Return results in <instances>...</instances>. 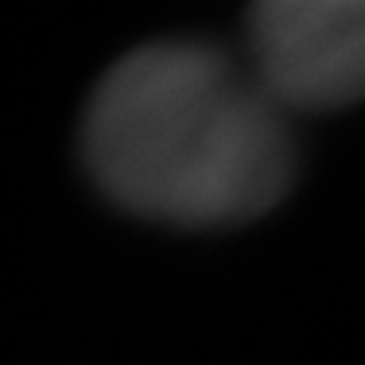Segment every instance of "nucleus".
Instances as JSON below:
<instances>
[{"label":"nucleus","mask_w":365,"mask_h":365,"mask_svg":"<svg viewBox=\"0 0 365 365\" xmlns=\"http://www.w3.org/2000/svg\"><path fill=\"white\" fill-rule=\"evenodd\" d=\"M245 24L253 78L284 113L365 98V0H264Z\"/></svg>","instance_id":"nucleus-2"},{"label":"nucleus","mask_w":365,"mask_h":365,"mask_svg":"<svg viewBox=\"0 0 365 365\" xmlns=\"http://www.w3.org/2000/svg\"><path fill=\"white\" fill-rule=\"evenodd\" d=\"M78 155L117 210L175 230L257 222L295 187L284 109L202 39L120 55L86 98Z\"/></svg>","instance_id":"nucleus-1"}]
</instances>
